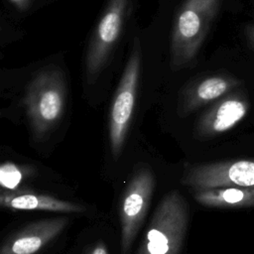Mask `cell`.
Masks as SVG:
<instances>
[{"label": "cell", "instance_id": "cell-2", "mask_svg": "<svg viewBox=\"0 0 254 254\" xmlns=\"http://www.w3.org/2000/svg\"><path fill=\"white\" fill-rule=\"evenodd\" d=\"M65 99L66 84L61 69L45 68L30 81L24 101L36 140L46 138L59 124L64 112Z\"/></svg>", "mask_w": 254, "mask_h": 254}, {"label": "cell", "instance_id": "cell-5", "mask_svg": "<svg viewBox=\"0 0 254 254\" xmlns=\"http://www.w3.org/2000/svg\"><path fill=\"white\" fill-rule=\"evenodd\" d=\"M155 188V177L149 167H140L132 176L121 197L119 218L121 254H127L145 219Z\"/></svg>", "mask_w": 254, "mask_h": 254}, {"label": "cell", "instance_id": "cell-11", "mask_svg": "<svg viewBox=\"0 0 254 254\" xmlns=\"http://www.w3.org/2000/svg\"><path fill=\"white\" fill-rule=\"evenodd\" d=\"M241 81L228 74H213L206 76L190 86L184 95L180 108L183 113H189L211 101L218 100L234 91Z\"/></svg>", "mask_w": 254, "mask_h": 254}, {"label": "cell", "instance_id": "cell-9", "mask_svg": "<svg viewBox=\"0 0 254 254\" xmlns=\"http://www.w3.org/2000/svg\"><path fill=\"white\" fill-rule=\"evenodd\" d=\"M250 101L248 96L238 90L232 91L218 99L197 123L196 131L201 137H214L236 126L248 113Z\"/></svg>", "mask_w": 254, "mask_h": 254}, {"label": "cell", "instance_id": "cell-1", "mask_svg": "<svg viewBox=\"0 0 254 254\" xmlns=\"http://www.w3.org/2000/svg\"><path fill=\"white\" fill-rule=\"evenodd\" d=\"M190 221L185 196L173 190L157 205L137 254H180Z\"/></svg>", "mask_w": 254, "mask_h": 254}, {"label": "cell", "instance_id": "cell-14", "mask_svg": "<svg viewBox=\"0 0 254 254\" xmlns=\"http://www.w3.org/2000/svg\"><path fill=\"white\" fill-rule=\"evenodd\" d=\"M245 37L249 48L254 55V24H249L245 28Z\"/></svg>", "mask_w": 254, "mask_h": 254}, {"label": "cell", "instance_id": "cell-10", "mask_svg": "<svg viewBox=\"0 0 254 254\" xmlns=\"http://www.w3.org/2000/svg\"><path fill=\"white\" fill-rule=\"evenodd\" d=\"M0 204L11 210H45L63 213H79L86 209L82 204L39 193L26 187L15 190H1Z\"/></svg>", "mask_w": 254, "mask_h": 254}, {"label": "cell", "instance_id": "cell-13", "mask_svg": "<svg viewBox=\"0 0 254 254\" xmlns=\"http://www.w3.org/2000/svg\"><path fill=\"white\" fill-rule=\"evenodd\" d=\"M35 175L32 166H22L5 162L0 167V185L3 190H15L23 187V183Z\"/></svg>", "mask_w": 254, "mask_h": 254}, {"label": "cell", "instance_id": "cell-3", "mask_svg": "<svg viewBox=\"0 0 254 254\" xmlns=\"http://www.w3.org/2000/svg\"><path fill=\"white\" fill-rule=\"evenodd\" d=\"M220 0H186L176 16L171 43L173 70L194 61L215 18Z\"/></svg>", "mask_w": 254, "mask_h": 254}, {"label": "cell", "instance_id": "cell-4", "mask_svg": "<svg viewBox=\"0 0 254 254\" xmlns=\"http://www.w3.org/2000/svg\"><path fill=\"white\" fill-rule=\"evenodd\" d=\"M140 64L141 48L139 40L135 39L110 111L109 142L114 159L120 156L131 122L140 74Z\"/></svg>", "mask_w": 254, "mask_h": 254}, {"label": "cell", "instance_id": "cell-15", "mask_svg": "<svg viewBox=\"0 0 254 254\" xmlns=\"http://www.w3.org/2000/svg\"><path fill=\"white\" fill-rule=\"evenodd\" d=\"M88 254H109V253L106 245L103 242H98L90 249Z\"/></svg>", "mask_w": 254, "mask_h": 254}, {"label": "cell", "instance_id": "cell-7", "mask_svg": "<svg viewBox=\"0 0 254 254\" xmlns=\"http://www.w3.org/2000/svg\"><path fill=\"white\" fill-rule=\"evenodd\" d=\"M130 0H108L90 40L85 59L88 78H95L105 65L121 34Z\"/></svg>", "mask_w": 254, "mask_h": 254}, {"label": "cell", "instance_id": "cell-12", "mask_svg": "<svg viewBox=\"0 0 254 254\" xmlns=\"http://www.w3.org/2000/svg\"><path fill=\"white\" fill-rule=\"evenodd\" d=\"M192 190L194 200L206 207H254V188L222 187Z\"/></svg>", "mask_w": 254, "mask_h": 254}, {"label": "cell", "instance_id": "cell-6", "mask_svg": "<svg viewBox=\"0 0 254 254\" xmlns=\"http://www.w3.org/2000/svg\"><path fill=\"white\" fill-rule=\"evenodd\" d=\"M182 184L192 190L254 188V160H226L189 166L184 172Z\"/></svg>", "mask_w": 254, "mask_h": 254}, {"label": "cell", "instance_id": "cell-16", "mask_svg": "<svg viewBox=\"0 0 254 254\" xmlns=\"http://www.w3.org/2000/svg\"><path fill=\"white\" fill-rule=\"evenodd\" d=\"M19 10H25L31 3V0H9Z\"/></svg>", "mask_w": 254, "mask_h": 254}, {"label": "cell", "instance_id": "cell-8", "mask_svg": "<svg viewBox=\"0 0 254 254\" xmlns=\"http://www.w3.org/2000/svg\"><path fill=\"white\" fill-rule=\"evenodd\" d=\"M67 223L65 216L32 221L6 237L0 254H35L58 237Z\"/></svg>", "mask_w": 254, "mask_h": 254}]
</instances>
